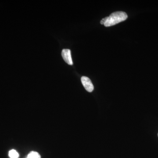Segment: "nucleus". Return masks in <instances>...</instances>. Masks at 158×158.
Instances as JSON below:
<instances>
[{
	"mask_svg": "<svg viewBox=\"0 0 158 158\" xmlns=\"http://www.w3.org/2000/svg\"><path fill=\"white\" fill-rule=\"evenodd\" d=\"M127 15L123 11H116L112 13L107 17L106 21L104 25L106 27L115 25L118 23L126 20L127 18Z\"/></svg>",
	"mask_w": 158,
	"mask_h": 158,
	"instance_id": "obj_1",
	"label": "nucleus"
},
{
	"mask_svg": "<svg viewBox=\"0 0 158 158\" xmlns=\"http://www.w3.org/2000/svg\"><path fill=\"white\" fill-rule=\"evenodd\" d=\"M81 82L85 89L89 92H91L94 90V86L89 78L86 77H82Z\"/></svg>",
	"mask_w": 158,
	"mask_h": 158,
	"instance_id": "obj_2",
	"label": "nucleus"
},
{
	"mask_svg": "<svg viewBox=\"0 0 158 158\" xmlns=\"http://www.w3.org/2000/svg\"><path fill=\"white\" fill-rule=\"evenodd\" d=\"M62 56L64 61L69 65H73L72 59L71 51L68 49H64L62 50Z\"/></svg>",
	"mask_w": 158,
	"mask_h": 158,
	"instance_id": "obj_3",
	"label": "nucleus"
},
{
	"mask_svg": "<svg viewBox=\"0 0 158 158\" xmlns=\"http://www.w3.org/2000/svg\"><path fill=\"white\" fill-rule=\"evenodd\" d=\"M9 156L11 158H18L19 155L15 150L12 149L9 152Z\"/></svg>",
	"mask_w": 158,
	"mask_h": 158,
	"instance_id": "obj_4",
	"label": "nucleus"
},
{
	"mask_svg": "<svg viewBox=\"0 0 158 158\" xmlns=\"http://www.w3.org/2000/svg\"><path fill=\"white\" fill-rule=\"evenodd\" d=\"M27 158H40V156L38 152L32 151L29 154Z\"/></svg>",
	"mask_w": 158,
	"mask_h": 158,
	"instance_id": "obj_5",
	"label": "nucleus"
},
{
	"mask_svg": "<svg viewBox=\"0 0 158 158\" xmlns=\"http://www.w3.org/2000/svg\"><path fill=\"white\" fill-rule=\"evenodd\" d=\"M107 19V17H106L103 19H102L100 23L102 25L104 24L105 23Z\"/></svg>",
	"mask_w": 158,
	"mask_h": 158,
	"instance_id": "obj_6",
	"label": "nucleus"
},
{
	"mask_svg": "<svg viewBox=\"0 0 158 158\" xmlns=\"http://www.w3.org/2000/svg\"></svg>",
	"mask_w": 158,
	"mask_h": 158,
	"instance_id": "obj_7",
	"label": "nucleus"
}]
</instances>
